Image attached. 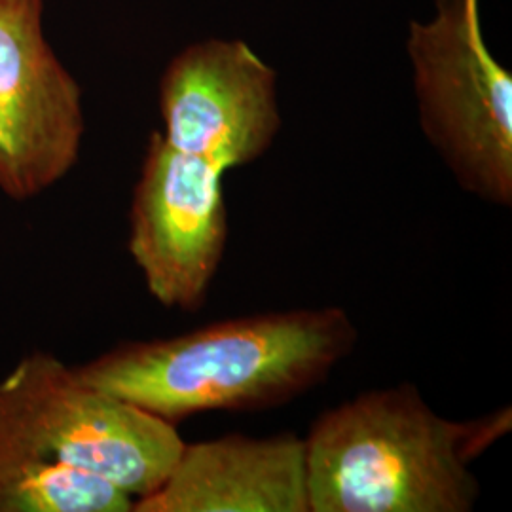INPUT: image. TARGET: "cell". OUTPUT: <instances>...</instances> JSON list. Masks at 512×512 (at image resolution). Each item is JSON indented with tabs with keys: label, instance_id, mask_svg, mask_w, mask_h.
Masks as SVG:
<instances>
[{
	"label": "cell",
	"instance_id": "6",
	"mask_svg": "<svg viewBox=\"0 0 512 512\" xmlns=\"http://www.w3.org/2000/svg\"><path fill=\"white\" fill-rule=\"evenodd\" d=\"M42 0H0V190L31 200L73 169L82 90L44 35Z\"/></svg>",
	"mask_w": 512,
	"mask_h": 512
},
{
	"label": "cell",
	"instance_id": "1",
	"mask_svg": "<svg viewBox=\"0 0 512 512\" xmlns=\"http://www.w3.org/2000/svg\"><path fill=\"white\" fill-rule=\"evenodd\" d=\"M359 332L338 306L215 321L173 338L124 342L74 372L171 423L294 401L349 357Z\"/></svg>",
	"mask_w": 512,
	"mask_h": 512
},
{
	"label": "cell",
	"instance_id": "5",
	"mask_svg": "<svg viewBox=\"0 0 512 512\" xmlns=\"http://www.w3.org/2000/svg\"><path fill=\"white\" fill-rule=\"evenodd\" d=\"M224 169L150 135L129 211V255L167 310H200L228 241Z\"/></svg>",
	"mask_w": 512,
	"mask_h": 512
},
{
	"label": "cell",
	"instance_id": "3",
	"mask_svg": "<svg viewBox=\"0 0 512 512\" xmlns=\"http://www.w3.org/2000/svg\"><path fill=\"white\" fill-rule=\"evenodd\" d=\"M406 52L425 139L459 188L512 205V76L484 38L480 0H435L412 21Z\"/></svg>",
	"mask_w": 512,
	"mask_h": 512
},
{
	"label": "cell",
	"instance_id": "7",
	"mask_svg": "<svg viewBox=\"0 0 512 512\" xmlns=\"http://www.w3.org/2000/svg\"><path fill=\"white\" fill-rule=\"evenodd\" d=\"M162 137L220 169L253 164L281 129L277 73L236 38L190 44L160 80Z\"/></svg>",
	"mask_w": 512,
	"mask_h": 512
},
{
	"label": "cell",
	"instance_id": "4",
	"mask_svg": "<svg viewBox=\"0 0 512 512\" xmlns=\"http://www.w3.org/2000/svg\"><path fill=\"white\" fill-rule=\"evenodd\" d=\"M0 433L109 480L133 501L164 484L184 446L175 423L84 384L44 351L0 382Z\"/></svg>",
	"mask_w": 512,
	"mask_h": 512
},
{
	"label": "cell",
	"instance_id": "8",
	"mask_svg": "<svg viewBox=\"0 0 512 512\" xmlns=\"http://www.w3.org/2000/svg\"><path fill=\"white\" fill-rule=\"evenodd\" d=\"M135 512H310L304 439L226 435L184 442L164 484Z\"/></svg>",
	"mask_w": 512,
	"mask_h": 512
},
{
	"label": "cell",
	"instance_id": "9",
	"mask_svg": "<svg viewBox=\"0 0 512 512\" xmlns=\"http://www.w3.org/2000/svg\"><path fill=\"white\" fill-rule=\"evenodd\" d=\"M133 503L109 480L0 433V512H129Z\"/></svg>",
	"mask_w": 512,
	"mask_h": 512
},
{
	"label": "cell",
	"instance_id": "2",
	"mask_svg": "<svg viewBox=\"0 0 512 512\" xmlns=\"http://www.w3.org/2000/svg\"><path fill=\"white\" fill-rule=\"evenodd\" d=\"M511 425L509 406L448 420L414 384L351 397L304 439L310 512L473 511L482 490L471 463Z\"/></svg>",
	"mask_w": 512,
	"mask_h": 512
}]
</instances>
